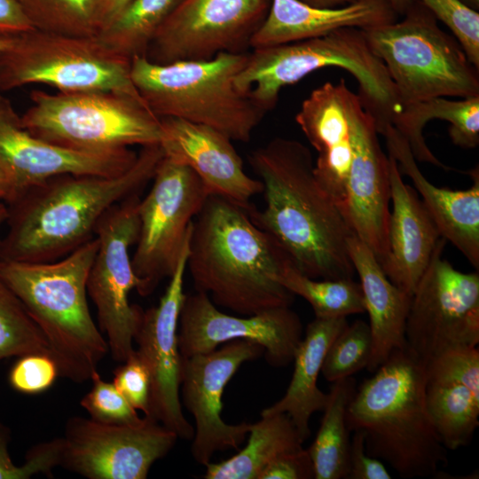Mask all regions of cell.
Segmentation results:
<instances>
[{
  "instance_id": "1",
  "label": "cell",
  "mask_w": 479,
  "mask_h": 479,
  "mask_svg": "<svg viewBox=\"0 0 479 479\" xmlns=\"http://www.w3.org/2000/svg\"><path fill=\"white\" fill-rule=\"evenodd\" d=\"M263 186L265 205L247 212L271 234L302 274L316 279H353L347 241L354 235L314 173L310 150L298 140L274 137L248 158Z\"/></svg>"
},
{
  "instance_id": "2",
  "label": "cell",
  "mask_w": 479,
  "mask_h": 479,
  "mask_svg": "<svg viewBox=\"0 0 479 479\" xmlns=\"http://www.w3.org/2000/svg\"><path fill=\"white\" fill-rule=\"evenodd\" d=\"M163 157L160 145L142 146L135 163L112 177L62 174L22 190L7 202L0 261L59 260L95 237L105 213L140 193Z\"/></svg>"
},
{
  "instance_id": "3",
  "label": "cell",
  "mask_w": 479,
  "mask_h": 479,
  "mask_svg": "<svg viewBox=\"0 0 479 479\" xmlns=\"http://www.w3.org/2000/svg\"><path fill=\"white\" fill-rule=\"evenodd\" d=\"M291 259L247 209L210 194L192 222L186 268L196 291L242 316L290 307L279 278Z\"/></svg>"
},
{
  "instance_id": "4",
  "label": "cell",
  "mask_w": 479,
  "mask_h": 479,
  "mask_svg": "<svg viewBox=\"0 0 479 479\" xmlns=\"http://www.w3.org/2000/svg\"><path fill=\"white\" fill-rule=\"evenodd\" d=\"M364 381L347 409V426L362 431L367 454L403 478L436 475L447 463L427 410L424 365L407 346L394 350Z\"/></svg>"
},
{
  "instance_id": "5",
  "label": "cell",
  "mask_w": 479,
  "mask_h": 479,
  "mask_svg": "<svg viewBox=\"0 0 479 479\" xmlns=\"http://www.w3.org/2000/svg\"><path fill=\"white\" fill-rule=\"evenodd\" d=\"M98 247L92 240L53 262L0 261V276L44 335L59 376L91 379L108 352L87 300V279Z\"/></svg>"
},
{
  "instance_id": "6",
  "label": "cell",
  "mask_w": 479,
  "mask_h": 479,
  "mask_svg": "<svg viewBox=\"0 0 479 479\" xmlns=\"http://www.w3.org/2000/svg\"><path fill=\"white\" fill-rule=\"evenodd\" d=\"M328 67L342 68L356 78L361 104L379 134L393 125L402 106L385 65L361 28L343 27L322 36L253 49L235 85L267 113L277 105L284 87Z\"/></svg>"
},
{
  "instance_id": "7",
  "label": "cell",
  "mask_w": 479,
  "mask_h": 479,
  "mask_svg": "<svg viewBox=\"0 0 479 479\" xmlns=\"http://www.w3.org/2000/svg\"><path fill=\"white\" fill-rule=\"evenodd\" d=\"M247 52H221L209 59L156 64L130 60V77L149 109L215 129L232 141L248 142L266 114L235 85Z\"/></svg>"
},
{
  "instance_id": "8",
  "label": "cell",
  "mask_w": 479,
  "mask_h": 479,
  "mask_svg": "<svg viewBox=\"0 0 479 479\" xmlns=\"http://www.w3.org/2000/svg\"><path fill=\"white\" fill-rule=\"evenodd\" d=\"M401 20L364 29L383 62L401 106L438 97L479 96V68L457 38L444 32L420 1Z\"/></svg>"
},
{
  "instance_id": "9",
  "label": "cell",
  "mask_w": 479,
  "mask_h": 479,
  "mask_svg": "<svg viewBox=\"0 0 479 479\" xmlns=\"http://www.w3.org/2000/svg\"><path fill=\"white\" fill-rule=\"evenodd\" d=\"M20 116L35 137L67 149L111 152L160 145L161 119L142 98L113 91L33 90Z\"/></svg>"
},
{
  "instance_id": "10",
  "label": "cell",
  "mask_w": 479,
  "mask_h": 479,
  "mask_svg": "<svg viewBox=\"0 0 479 479\" xmlns=\"http://www.w3.org/2000/svg\"><path fill=\"white\" fill-rule=\"evenodd\" d=\"M35 83L61 92L113 91L141 98L130 77V60L97 35L33 28L15 36L0 52V92Z\"/></svg>"
},
{
  "instance_id": "11",
  "label": "cell",
  "mask_w": 479,
  "mask_h": 479,
  "mask_svg": "<svg viewBox=\"0 0 479 479\" xmlns=\"http://www.w3.org/2000/svg\"><path fill=\"white\" fill-rule=\"evenodd\" d=\"M138 204L139 231L131 257L143 297L170 278L189 245L192 222L210 195L188 166L164 156Z\"/></svg>"
},
{
  "instance_id": "12",
  "label": "cell",
  "mask_w": 479,
  "mask_h": 479,
  "mask_svg": "<svg viewBox=\"0 0 479 479\" xmlns=\"http://www.w3.org/2000/svg\"><path fill=\"white\" fill-rule=\"evenodd\" d=\"M438 240L411 298L405 324L408 349L423 364L479 343V274L456 270Z\"/></svg>"
},
{
  "instance_id": "13",
  "label": "cell",
  "mask_w": 479,
  "mask_h": 479,
  "mask_svg": "<svg viewBox=\"0 0 479 479\" xmlns=\"http://www.w3.org/2000/svg\"><path fill=\"white\" fill-rule=\"evenodd\" d=\"M139 193L111 207L99 220L95 236L98 247L87 279V292L97 308L98 328L106 335L108 351L124 362L134 351V335L143 309L131 304L130 293L138 280L130 248L139 231Z\"/></svg>"
},
{
  "instance_id": "14",
  "label": "cell",
  "mask_w": 479,
  "mask_h": 479,
  "mask_svg": "<svg viewBox=\"0 0 479 479\" xmlns=\"http://www.w3.org/2000/svg\"><path fill=\"white\" fill-rule=\"evenodd\" d=\"M271 0H183L160 27L145 58L156 64L243 53Z\"/></svg>"
},
{
  "instance_id": "15",
  "label": "cell",
  "mask_w": 479,
  "mask_h": 479,
  "mask_svg": "<svg viewBox=\"0 0 479 479\" xmlns=\"http://www.w3.org/2000/svg\"><path fill=\"white\" fill-rule=\"evenodd\" d=\"M60 466L89 479H145L178 436L150 417L138 425L100 423L81 416L67 420Z\"/></svg>"
},
{
  "instance_id": "16",
  "label": "cell",
  "mask_w": 479,
  "mask_h": 479,
  "mask_svg": "<svg viewBox=\"0 0 479 479\" xmlns=\"http://www.w3.org/2000/svg\"><path fill=\"white\" fill-rule=\"evenodd\" d=\"M263 354L261 345L237 340L208 353L181 356V403L194 419L191 452L197 463L206 466L216 452L239 450L245 441L251 423L224 421L222 395L241 365Z\"/></svg>"
},
{
  "instance_id": "17",
  "label": "cell",
  "mask_w": 479,
  "mask_h": 479,
  "mask_svg": "<svg viewBox=\"0 0 479 479\" xmlns=\"http://www.w3.org/2000/svg\"><path fill=\"white\" fill-rule=\"evenodd\" d=\"M178 348L182 357L208 353L220 344L245 340L261 345L268 364L289 365L302 339L299 316L289 307H276L237 317L217 309L207 294H185L178 321Z\"/></svg>"
},
{
  "instance_id": "18",
  "label": "cell",
  "mask_w": 479,
  "mask_h": 479,
  "mask_svg": "<svg viewBox=\"0 0 479 479\" xmlns=\"http://www.w3.org/2000/svg\"><path fill=\"white\" fill-rule=\"evenodd\" d=\"M189 245L184 250L169 285L156 306L143 310L134 335L136 351L145 364L151 381V419L192 440L194 428L185 419L180 398L182 357L178 348V321L185 297L184 278Z\"/></svg>"
},
{
  "instance_id": "19",
  "label": "cell",
  "mask_w": 479,
  "mask_h": 479,
  "mask_svg": "<svg viewBox=\"0 0 479 479\" xmlns=\"http://www.w3.org/2000/svg\"><path fill=\"white\" fill-rule=\"evenodd\" d=\"M137 157L130 148L82 152L38 138L23 127L20 115L0 92V170L14 194L62 174L117 176L131 168Z\"/></svg>"
},
{
  "instance_id": "20",
  "label": "cell",
  "mask_w": 479,
  "mask_h": 479,
  "mask_svg": "<svg viewBox=\"0 0 479 479\" xmlns=\"http://www.w3.org/2000/svg\"><path fill=\"white\" fill-rule=\"evenodd\" d=\"M353 154L342 213L353 233L381 265L388 255L391 201L389 157L381 149L372 115L360 98L351 114Z\"/></svg>"
},
{
  "instance_id": "21",
  "label": "cell",
  "mask_w": 479,
  "mask_h": 479,
  "mask_svg": "<svg viewBox=\"0 0 479 479\" xmlns=\"http://www.w3.org/2000/svg\"><path fill=\"white\" fill-rule=\"evenodd\" d=\"M160 145L164 156L191 168L210 194L248 209L250 200L263 192L260 179L248 176L232 139L208 126L161 117Z\"/></svg>"
},
{
  "instance_id": "22",
  "label": "cell",
  "mask_w": 479,
  "mask_h": 479,
  "mask_svg": "<svg viewBox=\"0 0 479 479\" xmlns=\"http://www.w3.org/2000/svg\"><path fill=\"white\" fill-rule=\"evenodd\" d=\"M358 99L344 79L336 84L328 82L311 91L295 115L297 124L318 153L316 178L340 210L353 154L351 114Z\"/></svg>"
},
{
  "instance_id": "23",
  "label": "cell",
  "mask_w": 479,
  "mask_h": 479,
  "mask_svg": "<svg viewBox=\"0 0 479 479\" xmlns=\"http://www.w3.org/2000/svg\"><path fill=\"white\" fill-rule=\"evenodd\" d=\"M428 412L444 446L467 445L479 425V350L447 351L424 365Z\"/></svg>"
},
{
  "instance_id": "24",
  "label": "cell",
  "mask_w": 479,
  "mask_h": 479,
  "mask_svg": "<svg viewBox=\"0 0 479 479\" xmlns=\"http://www.w3.org/2000/svg\"><path fill=\"white\" fill-rule=\"evenodd\" d=\"M389 154L397 162L400 172L413 183L421 202L440 235L456 247L468 262L479 269V170L468 171L473 185L465 190L441 188L430 183L420 170L406 139L389 125L381 133Z\"/></svg>"
},
{
  "instance_id": "25",
  "label": "cell",
  "mask_w": 479,
  "mask_h": 479,
  "mask_svg": "<svg viewBox=\"0 0 479 479\" xmlns=\"http://www.w3.org/2000/svg\"><path fill=\"white\" fill-rule=\"evenodd\" d=\"M388 157L392 211L388 255L381 266L395 286L412 295L442 236L415 191L404 183L395 158Z\"/></svg>"
},
{
  "instance_id": "26",
  "label": "cell",
  "mask_w": 479,
  "mask_h": 479,
  "mask_svg": "<svg viewBox=\"0 0 479 479\" xmlns=\"http://www.w3.org/2000/svg\"><path fill=\"white\" fill-rule=\"evenodd\" d=\"M397 20L387 0H360L318 8L300 0H271L266 18L250 41L253 49L322 36L343 27L366 29Z\"/></svg>"
},
{
  "instance_id": "27",
  "label": "cell",
  "mask_w": 479,
  "mask_h": 479,
  "mask_svg": "<svg viewBox=\"0 0 479 479\" xmlns=\"http://www.w3.org/2000/svg\"><path fill=\"white\" fill-rule=\"evenodd\" d=\"M347 249L369 316L373 349L365 368L373 373L394 350L406 346L405 324L412 295L388 279L372 250L355 234L349 238Z\"/></svg>"
},
{
  "instance_id": "28",
  "label": "cell",
  "mask_w": 479,
  "mask_h": 479,
  "mask_svg": "<svg viewBox=\"0 0 479 479\" xmlns=\"http://www.w3.org/2000/svg\"><path fill=\"white\" fill-rule=\"evenodd\" d=\"M347 317L316 318L308 324L294 357V373L285 395L261 412V416L287 413L302 443L310 435L311 415L323 411L328 393L318 387L326 351L335 337L348 326Z\"/></svg>"
},
{
  "instance_id": "29",
  "label": "cell",
  "mask_w": 479,
  "mask_h": 479,
  "mask_svg": "<svg viewBox=\"0 0 479 479\" xmlns=\"http://www.w3.org/2000/svg\"><path fill=\"white\" fill-rule=\"evenodd\" d=\"M439 119L450 123L452 143L462 148L479 144V96L451 100L444 97L402 106L393 126L406 139L416 161L450 169L428 147L422 131L428 122Z\"/></svg>"
},
{
  "instance_id": "30",
  "label": "cell",
  "mask_w": 479,
  "mask_h": 479,
  "mask_svg": "<svg viewBox=\"0 0 479 479\" xmlns=\"http://www.w3.org/2000/svg\"><path fill=\"white\" fill-rule=\"evenodd\" d=\"M247 445L221 462L208 463L205 479H259L263 470L280 454L300 450L302 441L287 413L261 416L251 424Z\"/></svg>"
},
{
  "instance_id": "31",
  "label": "cell",
  "mask_w": 479,
  "mask_h": 479,
  "mask_svg": "<svg viewBox=\"0 0 479 479\" xmlns=\"http://www.w3.org/2000/svg\"><path fill=\"white\" fill-rule=\"evenodd\" d=\"M355 392L356 380L352 376L333 382L319 429L307 449L315 479H347L350 439L346 417Z\"/></svg>"
},
{
  "instance_id": "32",
  "label": "cell",
  "mask_w": 479,
  "mask_h": 479,
  "mask_svg": "<svg viewBox=\"0 0 479 479\" xmlns=\"http://www.w3.org/2000/svg\"><path fill=\"white\" fill-rule=\"evenodd\" d=\"M182 1L130 0L97 36L130 60L145 57L156 32Z\"/></svg>"
},
{
  "instance_id": "33",
  "label": "cell",
  "mask_w": 479,
  "mask_h": 479,
  "mask_svg": "<svg viewBox=\"0 0 479 479\" xmlns=\"http://www.w3.org/2000/svg\"><path fill=\"white\" fill-rule=\"evenodd\" d=\"M279 280L294 295L306 300L316 318L347 317L365 312L361 286L353 279H311L291 263L284 269Z\"/></svg>"
},
{
  "instance_id": "34",
  "label": "cell",
  "mask_w": 479,
  "mask_h": 479,
  "mask_svg": "<svg viewBox=\"0 0 479 479\" xmlns=\"http://www.w3.org/2000/svg\"><path fill=\"white\" fill-rule=\"evenodd\" d=\"M38 30L78 36L98 35L95 0H16Z\"/></svg>"
},
{
  "instance_id": "35",
  "label": "cell",
  "mask_w": 479,
  "mask_h": 479,
  "mask_svg": "<svg viewBox=\"0 0 479 479\" xmlns=\"http://www.w3.org/2000/svg\"><path fill=\"white\" fill-rule=\"evenodd\" d=\"M29 353L50 355L48 343L20 298L0 276V360Z\"/></svg>"
},
{
  "instance_id": "36",
  "label": "cell",
  "mask_w": 479,
  "mask_h": 479,
  "mask_svg": "<svg viewBox=\"0 0 479 479\" xmlns=\"http://www.w3.org/2000/svg\"><path fill=\"white\" fill-rule=\"evenodd\" d=\"M373 337L369 324L356 320L333 341L325 356L321 373L334 382L365 368L372 354Z\"/></svg>"
},
{
  "instance_id": "37",
  "label": "cell",
  "mask_w": 479,
  "mask_h": 479,
  "mask_svg": "<svg viewBox=\"0 0 479 479\" xmlns=\"http://www.w3.org/2000/svg\"><path fill=\"white\" fill-rule=\"evenodd\" d=\"M11 441L10 428L0 421V479H28L35 475H52V470L60 466L63 439L57 437L31 447L26 461L16 466L8 451Z\"/></svg>"
},
{
  "instance_id": "38",
  "label": "cell",
  "mask_w": 479,
  "mask_h": 479,
  "mask_svg": "<svg viewBox=\"0 0 479 479\" xmlns=\"http://www.w3.org/2000/svg\"><path fill=\"white\" fill-rule=\"evenodd\" d=\"M90 381V390L81 399L80 404L95 421L114 425H138L143 422L137 410L131 406L113 382L102 379L97 371Z\"/></svg>"
},
{
  "instance_id": "39",
  "label": "cell",
  "mask_w": 479,
  "mask_h": 479,
  "mask_svg": "<svg viewBox=\"0 0 479 479\" xmlns=\"http://www.w3.org/2000/svg\"><path fill=\"white\" fill-rule=\"evenodd\" d=\"M449 27L470 62L479 68V13L459 0H418Z\"/></svg>"
},
{
  "instance_id": "40",
  "label": "cell",
  "mask_w": 479,
  "mask_h": 479,
  "mask_svg": "<svg viewBox=\"0 0 479 479\" xmlns=\"http://www.w3.org/2000/svg\"><path fill=\"white\" fill-rule=\"evenodd\" d=\"M58 376L57 364L50 355L29 353L19 357L9 372L8 381L14 390L34 395L50 389Z\"/></svg>"
},
{
  "instance_id": "41",
  "label": "cell",
  "mask_w": 479,
  "mask_h": 479,
  "mask_svg": "<svg viewBox=\"0 0 479 479\" xmlns=\"http://www.w3.org/2000/svg\"><path fill=\"white\" fill-rule=\"evenodd\" d=\"M113 383L133 408L149 415L151 381L148 369L135 351L114 372Z\"/></svg>"
},
{
  "instance_id": "42",
  "label": "cell",
  "mask_w": 479,
  "mask_h": 479,
  "mask_svg": "<svg viewBox=\"0 0 479 479\" xmlns=\"http://www.w3.org/2000/svg\"><path fill=\"white\" fill-rule=\"evenodd\" d=\"M314 467L307 449L280 454L261 473L259 479H311Z\"/></svg>"
},
{
  "instance_id": "43",
  "label": "cell",
  "mask_w": 479,
  "mask_h": 479,
  "mask_svg": "<svg viewBox=\"0 0 479 479\" xmlns=\"http://www.w3.org/2000/svg\"><path fill=\"white\" fill-rule=\"evenodd\" d=\"M391 475L379 459L367 454L365 435L356 430L350 440L347 479H389Z\"/></svg>"
},
{
  "instance_id": "44",
  "label": "cell",
  "mask_w": 479,
  "mask_h": 479,
  "mask_svg": "<svg viewBox=\"0 0 479 479\" xmlns=\"http://www.w3.org/2000/svg\"><path fill=\"white\" fill-rule=\"evenodd\" d=\"M33 28L16 0H0V36L14 37Z\"/></svg>"
},
{
  "instance_id": "45",
  "label": "cell",
  "mask_w": 479,
  "mask_h": 479,
  "mask_svg": "<svg viewBox=\"0 0 479 479\" xmlns=\"http://www.w3.org/2000/svg\"><path fill=\"white\" fill-rule=\"evenodd\" d=\"M130 0H95L98 34L106 27Z\"/></svg>"
},
{
  "instance_id": "46",
  "label": "cell",
  "mask_w": 479,
  "mask_h": 479,
  "mask_svg": "<svg viewBox=\"0 0 479 479\" xmlns=\"http://www.w3.org/2000/svg\"><path fill=\"white\" fill-rule=\"evenodd\" d=\"M314 7L318 8H336L349 4L360 0H300Z\"/></svg>"
},
{
  "instance_id": "47",
  "label": "cell",
  "mask_w": 479,
  "mask_h": 479,
  "mask_svg": "<svg viewBox=\"0 0 479 479\" xmlns=\"http://www.w3.org/2000/svg\"><path fill=\"white\" fill-rule=\"evenodd\" d=\"M14 195V189L5 175L0 170V200L7 202Z\"/></svg>"
},
{
  "instance_id": "48",
  "label": "cell",
  "mask_w": 479,
  "mask_h": 479,
  "mask_svg": "<svg viewBox=\"0 0 479 479\" xmlns=\"http://www.w3.org/2000/svg\"><path fill=\"white\" fill-rule=\"evenodd\" d=\"M397 15H403L412 0H387Z\"/></svg>"
},
{
  "instance_id": "49",
  "label": "cell",
  "mask_w": 479,
  "mask_h": 479,
  "mask_svg": "<svg viewBox=\"0 0 479 479\" xmlns=\"http://www.w3.org/2000/svg\"><path fill=\"white\" fill-rule=\"evenodd\" d=\"M8 216L7 206L4 201H0V244L2 240L1 230L3 225L6 223Z\"/></svg>"
},
{
  "instance_id": "50",
  "label": "cell",
  "mask_w": 479,
  "mask_h": 479,
  "mask_svg": "<svg viewBox=\"0 0 479 479\" xmlns=\"http://www.w3.org/2000/svg\"><path fill=\"white\" fill-rule=\"evenodd\" d=\"M14 37L0 36V52L8 48L14 41Z\"/></svg>"
},
{
  "instance_id": "51",
  "label": "cell",
  "mask_w": 479,
  "mask_h": 479,
  "mask_svg": "<svg viewBox=\"0 0 479 479\" xmlns=\"http://www.w3.org/2000/svg\"><path fill=\"white\" fill-rule=\"evenodd\" d=\"M459 1H461L464 4H466L467 6H468L469 8L475 11L479 10V0H459Z\"/></svg>"
}]
</instances>
